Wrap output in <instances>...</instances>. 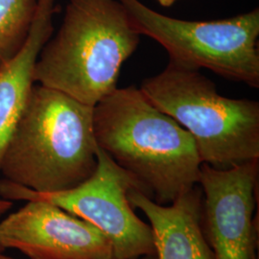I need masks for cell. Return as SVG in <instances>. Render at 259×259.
<instances>
[{
	"label": "cell",
	"mask_w": 259,
	"mask_h": 259,
	"mask_svg": "<svg viewBox=\"0 0 259 259\" xmlns=\"http://www.w3.org/2000/svg\"><path fill=\"white\" fill-rule=\"evenodd\" d=\"M97 145L159 204L198 185L202 160L194 139L135 85L116 89L93 108Z\"/></svg>",
	"instance_id": "obj_1"
},
{
	"label": "cell",
	"mask_w": 259,
	"mask_h": 259,
	"mask_svg": "<svg viewBox=\"0 0 259 259\" xmlns=\"http://www.w3.org/2000/svg\"><path fill=\"white\" fill-rule=\"evenodd\" d=\"M93 106L34 85L0 165V179L39 193L71 189L93 175L98 145Z\"/></svg>",
	"instance_id": "obj_2"
},
{
	"label": "cell",
	"mask_w": 259,
	"mask_h": 259,
	"mask_svg": "<svg viewBox=\"0 0 259 259\" xmlns=\"http://www.w3.org/2000/svg\"><path fill=\"white\" fill-rule=\"evenodd\" d=\"M140 35L118 0H69L37 58L34 80L94 107L117 89Z\"/></svg>",
	"instance_id": "obj_3"
},
{
	"label": "cell",
	"mask_w": 259,
	"mask_h": 259,
	"mask_svg": "<svg viewBox=\"0 0 259 259\" xmlns=\"http://www.w3.org/2000/svg\"><path fill=\"white\" fill-rule=\"evenodd\" d=\"M140 91L193 138L204 164L229 169L259 159V103L217 92L201 69L169 60Z\"/></svg>",
	"instance_id": "obj_4"
},
{
	"label": "cell",
	"mask_w": 259,
	"mask_h": 259,
	"mask_svg": "<svg viewBox=\"0 0 259 259\" xmlns=\"http://www.w3.org/2000/svg\"><path fill=\"white\" fill-rule=\"evenodd\" d=\"M118 1L139 35L157 40L169 60L258 89V8L230 19L196 21L167 17L139 0Z\"/></svg>",
	"instance_id": "obj_5"
},
{
	"label": "cell",
	"mask_w": 259,
	"mask_h": 259,
	"mask_svg": "<svg viewBox=\"0 0 259 259\" xmlns=\"http://www.w3.org/2000/svg\"><path fill=\"white\" fill-rule=\"evenodd\" d=\"M133 187L140 190L137 181L98 147L94 173L73 188L39 193L0 179V198L44 201L91 223L111 242L113 259L155 256L152 228L136 214L128 199Z\"/></svg>",
	"instance_id": "obj_6"
},
{
	"label": "cell",
	"mask_w": 259,
	"mask_h": 259,
	"mask_svg": "<svg viewBox=\"0 0 259 259\" xmlns=\"http://www.w3.org/2000/svg\"><path fill=\"white\" fill-rule=\"evenodd\" d=\"M259 159L229 169L202 163V228L213 259H256Z\"/></svg>",
	"instance_id": "obj_7"
},
{
	"label": "cell",
	"mask_w": 259,
	"mask_h": 259,
	"mask_svg": "<svg viewBox=\"0 0 259 259\" xmlns=\"http://www.w3.org/2000/svg\"><path fill=\"white\" fill-rule=\"evenodd\" d=\"M0 246L30 259H113L111 242L97 228L44 201H28L0 222Z\"/></svg>",
	"instance_id": "obj_8"
},
{
	"label": "cell",
	"mask_w": 259,
	"mask_h": 259,
	"mask_svg": "<svg viewBox=\"0 0 259 259\" xmlns=\"http://www.w3.org/2000/svg\"><path fill=\"white\" fill-rule=\"evenodd\" d=\"M133 207L147 217L156 259H213L202 228L203 194L197 185L170 204H159L139 188L128 191Z\"/></svg>",
	"instance_id": "obj_9"
},
{
	"label": "cell",
	"mask_w": 259,
	"mask_h": 259,
	"mask_svg": "<svg viewBox=\"0 0 259 259\" xmlns=\"http://www.w3.org/2000/svg\"><path fill=\"white\" fill-rule=\"evenodd\" d=\"M57 12V0H37L36 14L23 47L0 66V165L34 87L38 55L53 36V18Z\"/></svg>",
	"instance_id": "obj_10"
},
{
	"label": "cell",
	"mask_w": 259,
	"mask_h": 259,
	"mask_svg": "<svg viewBox=\"0 0 259 259\" xmlns=\"http://www.w3.org/2000/svg\"><path fill=\"white\" fill-rule=\"evenodd\" d=\"M37 5V0H0V66L23 47Z\"/></svg>",
	"instance_id": "obj_11"
},
{
	"label": "cell",
	"mask_w": 259,
	"mask_h": 259,
	"mask_svg": "<svg viewBox=\"0 0 259 259\" xmlns=\"http://www.w3.org/2000/svg\"><path fill=\"white\" fill-rule=\"evenodd\" d=\"M12 205H13V202L0 198V217H1L4 213L7 212L10 208L12 207Z\"/></svg>",
	"instance_id": "obj_12"
},
{
	"label": "cell",
	"mask_w": 259,
	"mask_h": 259,
	"mask_svg": "<svg viewBox=\"0 0 259 259\" xmlns=\"http://www.w3.org/2000/svg\"><path fill=\"white\" fill-rule=\"evenodd\" d=\"M157 3L160 5V6H162V7H171L172 5H174L175 4V2L178 1V0H156Z\"/></svg>",
	"instance_id": "obj_13"
},
{
	"label": "cell",
	"mask_w": 259,
	"mask_h": 259,
	"mask_svg": "<svg viewBox=\"0 0 259 259\" xmlns=\"http://www.w3.org/2000/svg\"><path fill=\"white\" fill-rule=\"evenodd\" d=\"M0 259H16L13 258V257H11V256H8V255H5L4 253H3V251H1L0 250Z\"/></svg>",
	"instance_id": "obj_14"
},
{
	"label": "cell",
	"mask_w": 259,
	"mask_h": 259,
	"mask_svg": "<svg viewBox=\"0 0 259 259\" xmlns=\"http://www.w3.org/2000/svg\"><path fill=\"white\" fill-rule=\"evenodd\" d=\"M139 259H156L155 258V256H144V257H141V258Z\"/></svg>",
	"instance_id": "obj_15"
},
{
	"label": "cell",
	"mask_w": 259,
	"mask_h": 259,
	"mask_svg": "<svg viewBox=\"0 0 259 259\" xmlns=\"http://www.w3.org/2000/svg\"><path fill=\"white\" fill-rule=\"evenodd\" d=\"M0 250H1V251H4V249H3L1 246H0Z\"/></svg>",
	"instance_id": "obj_16"
}]
</instances>
